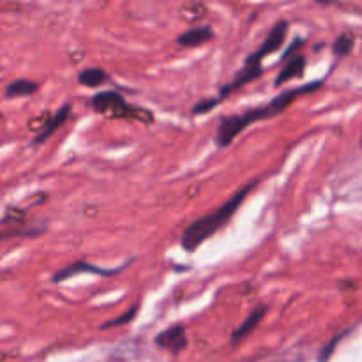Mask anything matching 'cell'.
Instances as JSON below:
<instances>
[{
	"instance_id": "obj_16",
	"label": "cell",
	"mask_w": 362,
	"mask_h": 362,
	"mask_svg": "<svg viewBox=\"0 0 362 362\" xmlns=\"http://www.w3.org/2000/svg\"><path fill=\"white\" fill-rule=\"evenodd\" d=\"M45 230L46 228H35V226H28L27 230H9V232H0V239H11V237H37Z\"/></svg>"
},
{
	"instance_id": "obj_17",
	"label": "cell",
	"mask_w": 362,
	"mask_h": 362,
	"mask_svg": "<svg viewBox=\"0 0 362 362\" xmlns=\"http://www.w3.org/2000/svg\"><path fill=\"white\" fill-rule=\"evenodd\" d=\"M339 339H341V336H336V338L332 339V341L329 343V345L325 346L324 350H322L320 362H327V361H329V357L332 356V352H334V349H336V345H338V343H339Z\"/></svg>"
},
{
	"instance_id": "obj_8",
	"label": "cell",
	"mask_w": 362,
	"mask_h": 362,
	"mask_svg": "<svg viewBox=\"0 0 362 362\" xmlns=\"http://www.w3.org/2000/svg\"><path fill=\"white\" fill-rule=\"evenodd\" d=\"M71 110H73V106H71L69 103H66V105L60 106L55 113H52V115L46 117L45 122H42L41 127L37 129V134L34 136V141H32V144L41 145V144H45L49 136H53V134H55V131H59L60 127L67 122V119H69V115H71Z\"/></svg>"
},
{
	"instance_id": "obj_3",
	"label": "cell",
	"mask_w": 362,
	"mask_h": 362,
	"mask_svg": "<svg viewBox=\"0 0 362 362\" xmlns=\"http://www.w3.org/2000/svg\"><path fill=\"white\" fill-rule=\"evenodd\" d=\"M257 187V180L253 182H247L246 186L240 187L239 191L232 194L228 200L223 205H219L218 209H214L212 212H207L205 216H200L194 221H191L189 225L184 228L182 235H180V246L187 253H193L197 251L202 244L207 243L211 237H214L219 230L225 228L230 221L233 219V216L239 212V209L243 207V204L246 202L247 194Z\"/></svg>"
},
{
	"instance_id": "obj_9",
	"label": "cell",
	"mask_w": 362,
	"mask_h": 362,
	"mask_svg": "<svg viewBox=\"0 0 362 362\" xmlns=\"http://www.w3.org/2000/svg\"><path fill=\"white\" fill-rule=\"evenodd\" d=\"M211 39H214V30L209 25H197V27L187 28L186 32L177 35V45L184 48H197V46L205 45Z\"/></svg>"
},
{
	"instance_id": "obj_1",
	"label": "cell",
	"mask_w": 362,
	"mask_h": 362,
	"mask_svg": "<svg viewBox=\"0 0 362 362\" xmlns=\"http://www.w3.org/2000/svg\"><path fill=\"white\" fill-rule=\"evenodd\" d=\"M322 85H324V81L322 80L299 85V87L283 90L281 94L272 98L271 101L265 103V105L255 106V108L246 110V112L243 113H233V115L223 117V119L219 120L218 129H216V134H214L216 147L218 148L230 147V145L233 144V140H235L239 134H243L251 124H257V122H262V120H269L281 115V113L292 105V103L297 101V98L318 90V88H322Z\"/></svg>"
},
{
	"instance_id": "obj_6",
	"label": "cell",
	"mask_w": 362,
	"mask_h": 362,
	"mask_svg": "<svg viewBox=\"0 0 362 362\" xmlns=\"http://www.w3.org/2000/svg\"><path fill=\"white\" fill-rule=\"evenodd\" d=\"M300 46H303V39H297V41H293V45L283 53L281 71H279L278 76H276L274 80L276 87H281V85H285L286 81L293 80V78L304 76V73H306L308 59L303 55V53H293L296 49H299Z\"/></svg>"
},
{
	"instance_id": "obj_12",
	"label": "cell",
	"mask_w": 362,
	"mask_h": 362,
	"mask_svg": "<svg viewBox=\"0 0 362 362\" xmlns=\"http://www.w3.org/2000/svg\"><path fill=\"white\" fill-rule=\"evenodd\" d=\"M106 81H108V74L101 67H87L78 74V83L88 88H98Z\"/></svg>"
},
{
	"instance_id": "obj_11",
	"label": "cell",
	"mask_w": 362,
	"mask_h": 362,
	"mask_svg": "<svg viewBox=\"0 0 362 362\" xmlns=\"http://www.w3.org/2000/svg\"><path fill=\"white\" fill-rule=\"evenodd\" d=\"M39 81L35 80H28V78H18V80H13L9 85L6 87V95L7 99H14V98H28V95H34L35 92L39 90Z\"/></svg>"
},
{
	"instance_id": "obj_5",
	"label": "cell",
	"mask_w": 362,
	"mask_h": 362,
	"mask_svg": "<svg viewBox=\"0 0 362 362\" xmlns=\"http://www.w3.org/2000/svg\"><path fill=\"white\" fill-rule=\"evenodd\" d=\"M126 267H127V264L119 265V267H115V269H106V267H99V265H95V264H90V262H87V260H76V262H73V264L66 265V267L59 269V271L52 276V281L59 285V283H64V281H67V279L74 278V276H80V274H92V276H101V278H112V276L120 274V272H122Z\"/></svg>"
},
{
	"instance_id": "obj_14",
	"label": "cell",
	"mask_w": 362,
	"mask_h": 362,
	"mask_svg": "<svg viewBox=\"0 0 362 362\" xmlns=\"http://www.w3.org/2000/svg\"><path fill=\"white\" fill-rule=\"evenodd\" d=\"M138 310H140V303L133 304V306H131L129 310L126 311V313L120 315V317L113 318V320L105 322V324H103V327H101V329H103V331H106V329H113V327H122V325H129L131 322H133L134 318H136Z\"/></svg>"
},
{
	"instance_id": "obj_18",
	"label": "cell",
	"mask_w": 362,
	"mask_h": 362,
	"mask_svg": "<svg viewBox=\"0 0 362 362\" xmlns=\"http://www.w3.org/2000/svg\"><path fill=\"white\" fill-rule=\"evenodd\" d=\"M361 141H362V136H361Z\"/></svg>"
},
{
	"instance_id": "obj_13",
	"label": "cell",
	"mask_w": 362,
	"mask_h": 362,
	"mask_svg": "<svg viewBox=\"0 0 362 362\" xmlns=\"http://www.w3.org/2000/svg\"><path fill=\"white\" fill-rule=\"evenodd\" d=\"M354 45H356V37H354L352 32L345 30L336 37L332 52H334L336 57H346L354 49Z\"/></svg>"
},
{
	"instance_id": "obj_2",
	"label": "cell",
	"mask_w": 362,
	"mask_h": 362,
	"mask_svg": "<svg viewBox=\"0 0 362 362\" xmlns=\"http://www.w3.org/2000/svg\"><path fill=\"white\" fill-rule=\"evenodd\" d=\"M288 28L290 23L286 20H279L278 23H274V27L271 28V32H269V35L265 37V41L260 45V48L247 57L244 66L240 67L239 73L235 74V78H233L230 83H226L225 87H221V90H219V94L216 95V98L202 99L200 103H197V105L193 106V110H191V113H193V115H204V113H209L211 110H214L216 106L221 105L230 94H233V92H237L239 88H243L244 85H247L250 81H255L257 78H260L262 74H264V66H262V62H264L265 57L272 55V53H276L278 49L283 48V45H285L286 41V35H288Z\"/></svg>"
},
{
	"instance_id": "obj_15",
	"label": "cell",
	"mask_w": 362,
	"mask_h": 362,
	"mask_svg": "<svg viewBox=\"0 0 362 362\" xmlns=\"http://www.w3.org/2000/svg\"><path fill=\"white\" fill-rule=\"evenodd\" d=\"M25 219V211L16 207H9L4 214V218L0 219V225H11V226H20Z\"/></svg>"
},
{
	"instance_id": "obj_7",
	"label": "cell",
	"mask_w": 362,
	"mask_h": 362,
	"mask_svg": "<svg viewBox=\"0 0 362 362\" xmlns=\"http://www.w3.org/2000/svg\"><path fill=\"white\" fill-rule=\"evenodd\" d=\"M154 343L158 349L166 350V352L173 354V356H179V354H182L187 349L189 339H187L186 327L182 324H175L159 332L154 338Z\"/></svg>"
},
{
	"instance_id": "obj_10",
	"label": "cell",
	"mask_w": 362,
	"mask_h": 362,
	"mask_svg": "<svg viewBox=\"0 0 362 362\" xmlns=\"http://www.w3.org/2000/svg\"><path fill=\"white\" fill-rule=\"evenodd\" d=\"M265 315H267V306H257L253 311H251L250 315L246 317V320L243 322V324L239 325V327L235 329V331L232 332V343L233 345H237V343H240L243 339H246L247 336L251 334V332L255 331V329L260 325V322L264 320Z\"/></svg>"
},
{
	"instance_id": "obj_4",
	"label": "cell",
	"mask_w": 362,
	"mask_h": 362,
	"mask_svg": "<svg viewBox=\"0 0 362 362\" xmlns=\"http://www.w3.org/2000/svg\"><path fill=\"white\" fill-rule=\"evenodd\" d=\"M90 105L99 115L108 117V119L115 120H136V122L152 124L154 117L148 110L138 108V106L131 105L115 90H103L98 92L94 98L90 99Z\"/></svg>"
}]
</instances>
